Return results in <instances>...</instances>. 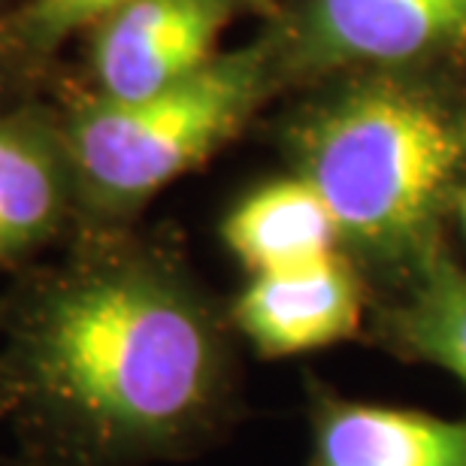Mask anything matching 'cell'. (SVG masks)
I'll return each instance as SVG.
<instances>
[{
    "label": "cell",
    "mask_w": 466,
    "mask_h": 466,
    "mask_svg": "<svg viewBox=\"0 0 466 466\" xmlns=\"http://www.w3.org/2000/svg\"><path fill=\"white\" fill-rule=\"evenodd\" d=\"M461 216H463V225H466V191L461 194Z\"/></svg>",
    "instance_id": "12"
},
{
    "label": "cell",
    "mask_w": 466,
    "mask_h": 466,
    "mask_svg": "<svg viewBox=\"0 0 466 466\" xmlns=\"http://www.w3.org/2000/svg\"><path fill=\"white\" fill-rule=\"evenodd\" d=\"M315 466H466V418L315 394Z\"/></svg>",
    "instance_id": "7"
},
{
    "label": "cell",
    "mask_w": 466,
    "mask_h": 466,
    "mask_svg": "<svg viewBox=\"0 0 466 466\" xmlns=\"http://www.w3.org/2000/svg\"><path fill=\"white\" fill-rule=\"evenodd\" d=\"M390 339L466 385V279L451 260H424L412 297L390 315Z\"/></svg>",
    "instance_id": "10"
},
{
    "label": "cell",
    "mask_w": 466,
    "mask_h": 466,
    "mask_svg": "<svg viewBox=\"0 0 466 466\" xmlns=\"http://www.w3.org/2000/svg\"><path fill=\"white\" fill-rule=\"evenodd\" d=\"M137 0H34L18 18V34L31 49H52L64 36Z\"/></svg>",
    "instance_id": "11"
},
{
    "label": "cell",
    "mask_w": 466,
    "mask_h": 466,
    "mask_svg": "<svg viewBox=\"0 0 466 466\" xmlns=\"http://www.w3.org/2000/svg\"><path fill=\"white\" fill-rule=\"evenodd\" d=\"M264 82L258 55L212 58L194 76L146 97L91 100L64 130L76 212L109 225L194 170L255 109Z\"/></svg>",
    "instance_id": "3"
},
{
    "label": "cell",
    "mask_w": 466,
    "mask_h": 466,
    "mask_svg": "<svg viewBox=\"0 0 466 466\" xmlns=\"http://www.w3.org/2000/svg\"><path fill=\"white\" fill-rule=\"evenodd\" d=\"M221 237L251 276H267L337 255L339 228L312 182L297 176L242 198L228 212Z\"/></svg>",
    "instance_id": "9"
},
{
    "label": "cell",
    "mask_w": 466,
    "mask_h": 466,
    "mask_svg": "<svg viewBox=\"0 0 466 466\" xmlns=\"http://www.w3.org/2000/svg\"><path fill=\"white\" fill-rule=\"evenodd\" d=\"M466 40V0H309L315 58L400 64Z\"/></svg>",
    "instance_id": "6"
},
{
    "label": "cell",
    "mask_w": 466,
    "mask_h": 466,
    "mask_svg": "<svg viewBox=\"0 0 466 466\" xmlns=\"http://www.w3.org/2000/svg\"><path fill=\"white\" fill-rule=\"evenodd\" d=\"M0 424L18 466L191 458L237 415V363L179 269L97 237L0 312Z\"/></svg>",
    "instance_id": "1"
},
{
    "label": "cell",
    "mask_w": 466,
    "mask_h": 466,
    "mask_svg": "<svg viewBox=\"0 0 466 466\" xmlns=\"http://www.w3.org/2000/svg\"><path fill=\"white\" fill-rule=\"evenodd\" d=\"M463 152L461 130L433 104L400 88H363L306 127L300 176L354 248L424 264Z\"/></svg>",
    "instance_id": "2"
},
{
    "label": "cell",
    "mask_w": 466,
    "mask_h": 466,
    "mask_svg": "<svg viewBox=\"0 0 466 466\" xmlns=\"http://www.w3.org/2000/svg\"><path fill=\"white\" fill-rule=\"evenodd\" d=\"M230 321L260 358L328 349L360 328V285L339 255L251 276L233 300Z\"/></svg>",
    "instance_id": "5"
},
{
    "label": "cell",
    "mask_w": 466,
    "mask_h": 466,
    "mask_svg": "<svg viewBox=\"0 0 466 466\" xmlns=\"http://www.w3.org/2000/svg\"><path fill=\"white\" fill-rule=\"evenodd\" d=\"M225 22V0H137L100 18L95 73L104 97H146L194 76L212 61Z\"/></svg>",
    "instance_id": "4"
},
{
    "label": "cell",
    "mask_w": 466,
    "mask_h": 466,
    "mask_svg": "<svg viewBox=\"0 0 466 466\" xmlns=\"http://www.w3.org/2000/svg\"><path fill=\"white\" fill-rule=\"evenodd\" d=\"M76 212L64 137L27 118H0V267L46 246Z\"/></svg>",
    "instance_id": "8"
}]
</instances>
